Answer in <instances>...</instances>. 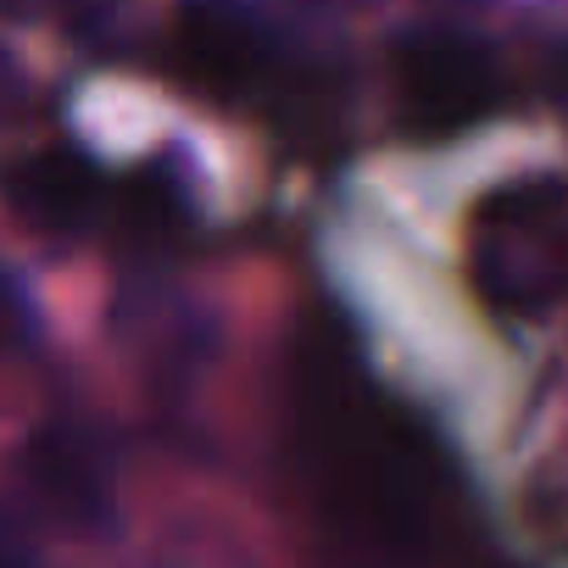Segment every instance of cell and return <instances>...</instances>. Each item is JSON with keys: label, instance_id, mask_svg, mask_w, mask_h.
<instances>
[{"label": "cell", "instance_id": "5b68a950", "mask_svg": "<svg viewBox=\"0 0 568 568\" xmlns=\"http://www.w3.org/2000/svg\"><path fill=\"white\" fill-rule=\"evenodd\" d=\"M29 496L73 535H106L118 524V468L106 440L79 418H51L23 446Z\"/></svg>", "mask_w": 568, "mask_h": 568}, {"label": "cell", "instance_id": "7c38bea8", "mask_svg": "<svg viewBox=\"0 0 568 568\" xmlns=\"http://www.w3.org/2000/svg\"><path fill=\"white\" fill-rule=\"evenodd\" d=\"M40 0H0V18H29Z\"/></svg>", "mask_w": 568, "mask_h": 568}, {"label": "cell", "instance_id": "9c48e42d", "mask_svg": "<svg viewBox=\"0 0 568 568\" xmlns=\"http://www.w3.org/2000/svg\"><path fill=\"white\" fill-rule=\"evenodd\" d=\"M23 106H29V73L12 57V45H0V123L23 118Z\"/></svg>", "mask_w": 568, "mask_h": 568}, {"label": "cell", "instance_id": "7a4b0ae2", "mask_svg": "<svg viewBox=\"0 0 568 568\" xmlns=\"http://www.w3.org/2000/svg\"><path fill=\"white\" fill-rule=\"evenodd\" d=\"M474 291L513 318H540L568 291V190L518 179L479 201L468 229Z\"/></svg>", "mask_w": 568, "mask_h": 568}, {"label": "cell", "instance_id": "277c9868", "mask_svg": "<svg viewBox=\"0 0 568 568\" xmlns=\"http://www.w3.org/2000/svg\"><path fill=\"white\" fill-rule=\"evenodd\" d=\"M173 57L184 79L212 95H273V84L291 68V45L273 29L256 0H179L173 18Z\"/></svg>", "mask_w": 568, "mask_h": 568}, {"label": "cell", "instance_id": "8fae6325", "mask_svg": "<svg viewBox=\"0 0 568 568\" xmlns=\"http://www.w3.org/2000/svg\"><path fill=\"white\" fill-rule=\"evenodd\" d=\"M0 568H29V557H23V546L7 524H0Z\"/></svg>", "mask_w": 568, "mask_h": 568}, {"label": "cell", "instance_id": "6da1fadb", "mask_svg": "<svg viewBox=\"0 0 568 568\" xmlns=\"http://www.w3.org/2000/svg\"><path fill=\"white\" fill-rule=\"evenodd\" d=\"M284 446L324 568H501L463 540L440 446L363 374L335 324H307L291 352Z\"/></svg>", "mask_w": 568, "mask_h": 568}, {"label": "cell", "instance_id": "3957f363", "mask_svg": "<svg viewBox=\"0 0 568 568\" xmlns=\"http://www.w3.org/2000/svg\"><path fill=\"white\" fill-rule=\"evenodd\" d=\"M390 84H396L402 123L418 134H457L485 112H496L501 101V68L490 45L446 23H424L396 40Z\"/></svg>", "mask_w": 568, "mask_h": 568}, {"label": "cell", "instance_id": "30bf717a", "mask_svg": "<svg viewBox=\"0 0 568 568\" xmlns=\"http://www.w3.org/2000/svg\"><path fill=\"white\" fill-rule=\"evenodd\" d=\"M291 7L307 18H357V12H374L379 0H291Z\"/></svg>", "mask_w": 568, "mask_h": 568}, {"label": "cell", "instance_id": "ba28073f", "mask_svg": "<svg viewBox=\"0 0 568 568\" xmlns=\"http://www.w3.org/2000/svg\"><path fill=\"white\" fill-rule=\"evenodd\" d=\"M29 341V296L18 291V278L0 267V357L18 352Z\"/></svg>", "mask_w": 568, "mask_h": 568}, {"label": "cell", "instance_id": "8992f818", "mask_svg": "<svg viewBox=\"0 0 568 568\" xmlns=\"http://www.w3.org/2000/svg\"><path fill=\"white\" fill-rule=\"evenodd\" d=\"M0 201L23 229L40 234H84L106 212L101 168L73 145H45L0 168Z\"/></svg>", "mask_w": 568, "mask_h": 568}, {"label": "cell", "instance_id": "52a82bcc", "mask_svg": "<svg viewBox=\"0 0 568 568\" xmlns=\"http://www.w3.org/2000/svg\"><path fill=\"white\" fill-rule=\"evenodd\" d=\"M106 212H112V234L123 251L156 256L190 229V179L173 168V156H156L134 168L118 195H106Z\"/></svg>", "mask_w": 568, "mask_h": 568}]
</instances>
